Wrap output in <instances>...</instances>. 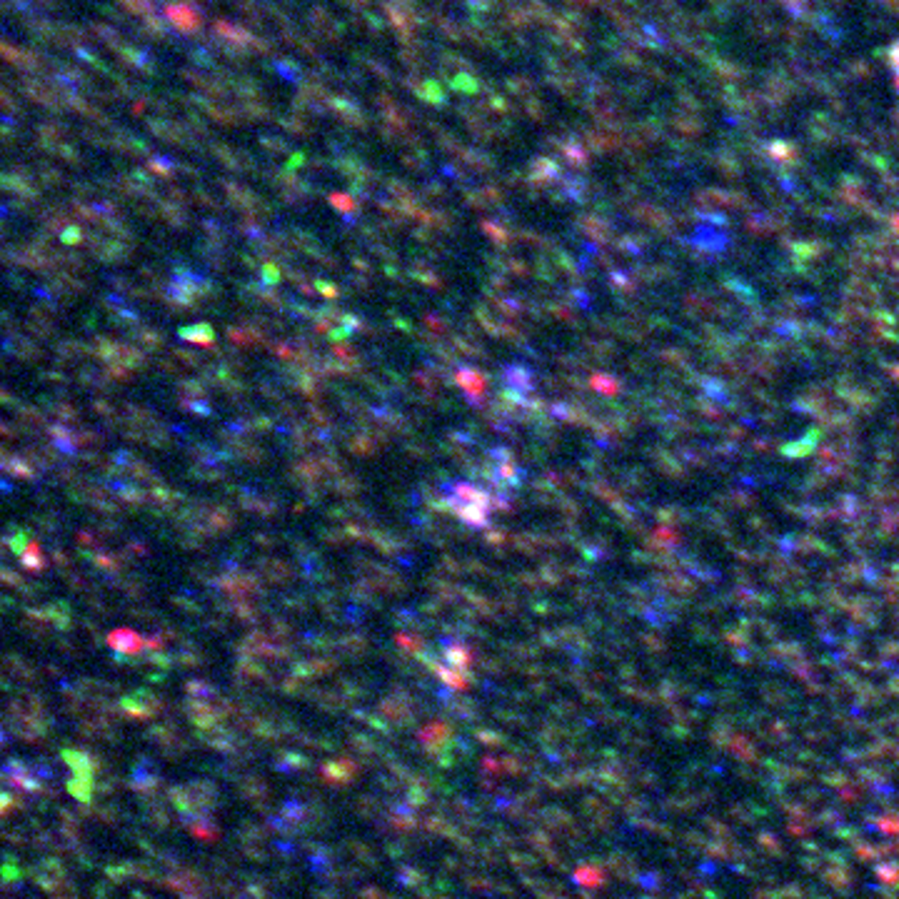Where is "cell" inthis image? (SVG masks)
I'll return each instance as SVG.
<instances>
[{
  "label": "cell",
  "mask_w": 899,
  "mask_h": 899,
  "mask_svg": "<svg viewBox=\"0 0 899 899\" xmlns=\"http://www.w3.org/2000/svg\"><path fill=\"white\" fill-rule=\"evenodd\" d=\"M447 502L453 505L462 520H467V523H475V525L485 523L487 517H490V510H492V505H490V500H487V495H482L478 487L465 485V482H460V485L450 487Z\"/></svg>",
  "instance_id": "cell-1"
},
{
  "label": "cell",
  "mask_w": 899,
  "mask_h": 899,
  "mask_svg": "<svg viewBox=\"0 0 899 899\" xmlns=\"http://www.w3.org/2000/svg\"><path fill=\"white\" fill-rule=\"evenodd\" d=\"M110 644L113 647H118L120 652H125V655H133V652H140L143 647H145V642H143V637H138L135 632H130V630H120V632H113L110 635Z\"/></svg>",
  "instance_id": "cell-2"
},
{
  "label": "cell",
  "mask_w": 899,
  "mask_h": 899,
  "mask_svg": "<svg viewBox=\"0 0 899 899\" xmlns=\"http://www.w3.org/2000/svg\"><path fill=\"white\" fill-rule=\"evenodd\" d=\"M167 18L180 28V30H192L198 26V15L192 13L190 8L180 6V8H167Z\"/></svg>",
  "instance_id": "cell-3"
}]
</instances>
